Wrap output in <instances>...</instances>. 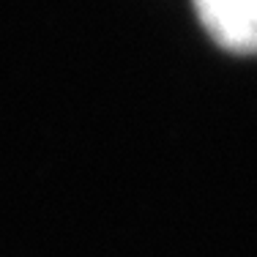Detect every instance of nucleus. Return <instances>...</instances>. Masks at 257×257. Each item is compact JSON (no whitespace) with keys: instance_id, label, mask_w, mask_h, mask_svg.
<instances>
[{"instance_id":"obj_1","label":"nucleus","mask_w":257,"mask_h":257,"mask_svg":"<svg viewBox=\"0 0 257 257\" xmlns=\"http://www.w3.org/2000/svg\"><path fill=\"white\" fill-rule=\"evenodd\" d=\"M213 41L230 52H257V0H194Z\"/></svg>"}]
</instances>
